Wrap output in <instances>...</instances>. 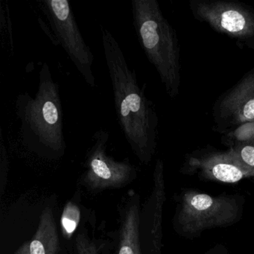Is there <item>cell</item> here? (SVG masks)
<instances>
[{
  "label": "cell",
  "instance_id": "2e32d148",
  "mask_svg": "<svg viewBox=\"0 0 254 254\" xmlns=\"http://www.w3.org/2000/svg\"><path fill=\"white\" fill-rule=\"evenodd\" d=\"M8 162L7 157L6 151L2 145L1 149V168H0V194H4L5 186L7 183V176H8Z\"/></svg>",
  "mask_w": 254,
  "mask_h": 254
},
{
  "label": "cell",
  "instance_id": "9a60e30c",
  "mask_svg": "<svg viewBox=\"0 0 254 254\" xmlns=\"http://www.w3.org/2000/svg\"><path fill=\"white\" fill-rule=\"evenodd\" d=\"M230 152L241 163L250 168H254V146L253 145H231Z\"/></svg>",
  "mask_w": 254,
  "mask_h": 254
},
{
  "label": "cell",
  "instance_id": "9c48e42d",
  "mask_svg": "<svg viewBox=\"0 0 254 254\" xmlns=\"http://www.w3.org/2000/svg\"><path fill=\"white\" fill-rule=\"evenodd\" d=\"M163 165L157 162L154 172V189L149 199L141 208L139 216V242L142 254H154L157 249L159 227V207L161 197Z\"/></svg>",
  "mask_w": 254,
  "mask_h": 254
},
{
  "label": "cell",
  "instance_id": "8fae6325",
  "mask_svg": "<svg viewBox=\"0 0 254 254\" xmlns=\"http://www.w3.org/2000/svg\"><path fill=\"white\" fill-rule=\"evenodd\" d=\"M200 164L207 166L214 178L222 182H238L244 177L242 163L230 151L228 154L209 155Z\"/></svg>",
  "mask_w": 254,
  "mask_h": 254
},
{
  "label": "cell",
  "instance_id": "e0dca14e",
  "mask_svg": "<svg viewBox=\"0 0 254 254\" xmlns=\"http://www.w3.org/2000/svg\"><path fill=\"white\" fill-rule=\"evenodd\" d=\"M212 203L213 200L210 196L205 194H197L191 200V206L197 210L207 209L212 206Z\"/></svg>",
  "mask_w": 254,
  "mask_h": 254
},
{
  "label": "cell",
  "instance_id": "30bf717a",
  "mask_svg": "<svg viewBox=\"0 0 254 254\" xmlns=\"http://www.w3.org/2000/svg\"><path fill=\"white\" fill-rule=\"evenodd\" d=\"M60 248L54 212L51 207L47 206L41 212L33 237L20 246L14 254H57Z\"/></svg>",
  "mask_w": 254,
  "mask_h": 254
},
{
  "label": "cell",
  "instance_id": "7c38bea8",
  "mask_svg": "<svg viewBox=\"0 0 254 254\" xmlns=\"http://www.w3.org/2000/svg\"><path fill=\"white\" fill-rule=\"evenodd\" d=\"M74 241L76 254H109V246L107 241L90 237L88 232L83 229L75 234Z\"/></svg>",
  "mask_w": 254,
  "mask_h": 254
},
{
  "label": "cell",
  "instance_id": "8992f818",
  "mask_svg": "<svg viewBox=\"0 0 254 254\" xmlns=\"http://www.w3.org/2000/svg\"><path fill=\"white\" fill-rule=\"evenodd\" d=\"M191 14L196 20L236 39L254 37V11L248 5L225 0H191Z\"/></svg>",
  "mask_w": 254,
  "mask_h": 254
},
{
  "label": "cell",
  "instance_id": "3957f363",
  "mask_svg": "<svg viewBox=\"0 0 254 254\" xmlns=\"http://www.w3.org/2000/svg\"><path fill=\"white\" fill-rule=\"evenodd\" d=\"M131 9L142 50L158 72L168 96L175 99L181 86V49L176 32L156 0H132Z\"/></svg>",
  "mask_w": 254,
  "mask_h": 254
},
{
  "label": "cell",
  "instance_id": "4fadbf2b",
  "mask_svg": "<svg viewBox=\"0 0 254 254\" xmlns=\"http://www.w3.org/2000/svg\"><path fill=\"white\" fill-rule=\"evenodd\" d=\"M81 219L79 206L73 200H69L65 205L61 218V227L64 237L70 239L78 229Z\"/></svg>",
  "mask_w": 254,
  "mask_h": 254
},
{
  "label": "cell",
  "instance_id": "5bb4252c",
  "mask_svg": "<svg viewBox=\"0 0 254 254\" xmlns=\"http://www.w3.org/2000/svg\"><path fill=\"white\" fill-rule=\"evenodd\" d=\"M230 145H242L254 146V122L239 126L223 136Z\"/></svg>",
  "mask_w": 254,
  "mask_h": 254
},
{
  "label": "cell",
  "instance_id": "ba28073f",
  "mask_svg": "<svg viewBox=\"0 0 254 254\" xmlns=\"http://www.w3.org/2000/svg\"><path fill=\"white\" fill-rule=\"evenodd\" d=\"M140 211V196L134 190H129L119 209L117 254H142L139 242Z\"/></svg>",
  "mask_w": 254,
  "mask_h": 254
},
{
  "label": "cell",
  "instance_id": "5b68a950",
  "mask_svg": "<svg viewBox=\"0 0 254 254\" xmlns=\"http://www.w3.org/2000/svg\"><path fill=\"white\" fill-rule=\"evenodd\" d=\"M41 3L54 32L56 45L60 44L64 49L87 84L96 87L92 69L94 57L80 32L69 2L67 0H42Z\"/></svg>",
  "mask_w": 254,
  "mask_h": 254
},
{
  "label": "cell",
  "instance_id": "6da1fadb",
  "mask_svg": "<svg viewBox=\"0 0 254 254\" xmlns=\"http://www.w3.org/2000/svg\"><path fill=\"white\" fill-rule=\"evenodd\" d=\"M100 29L119 124L135 155L147 164L157 147L159 120L155 106L139 87L136 72L117 40L108 29Z\"/></svg>",
  "mask_w": 254,
  "mask_h": 254
},
{
  "label": "cell",
  "instance_id": "52a82bcc",
  "mask_svg": "<svg viewBox=\"0 0 254 254\" xmlns=\"http://www.w3.org/2000/svg\"><path fill=\"white\" fill-rule=\"evenodd\" d=\"M213 117L217 126L227 131L254 123V69L218 99L214 105Z\"/></svg>",
  "mask_w": 254,
  "mask_h": 254
},
{
  "label": "cell",
  "instance_id": "7a4b0ae2",
  "mask_svg": "<svg viewBox=\"0 0 254 254\" xmlns=\"http://www.w3.org/2000/svg\"><path fill=\"white\" fill-rule=\"evenodd\" d=\"M16 108L21 123L22 139L29 148L54 158L64 154L66 142L60 91L47 64L40 72L39 87L35 97L20 95Z\"/></svg>",
  "mask_w": 254,
  "mask_h": 254
},
{
  "label": "cell",
  "instance_id": "277c9868",
  "mask_svg": "<svg viewBox=\"0 0 254 254\" xmlns=\"http://www.w3.org/2000/svg\"><path fill=\"white\" fill-rule=\"evenodd\" d=\"M108 132L99 130L87 151L80 184L92 193L123 188L137 178V170L128 160L117 161L108 154Z\"/></svg>",
  "mask_w": 254,
  "mask_h": 254
}]
</instances>
